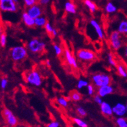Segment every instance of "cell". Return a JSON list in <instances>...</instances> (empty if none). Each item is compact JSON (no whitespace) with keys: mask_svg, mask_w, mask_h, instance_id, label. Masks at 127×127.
Wrapping results in <instances>:
<instances>
[{"mask_svg":"<svg viewBox=\"0 0 127 127\" xmlns=\"http://www.w3.org/2000/svg\"><path fill=\"white\" fill-rule=\"evenodd\" d=\"M92 83L95 87L99 88L110 84L112 79L110 76L104 73H97L92 76Z\"/></svg>","mask_w":127,"mask_h":127,"instance_id":"obj_1","label":"cell"},{"mask_svg":"<svg viewBox=\"0 0 127 127\" xmlns=\"http://www.w3.org/2000/svg\"><path fill=\"white\" fill-rule=\"evenodd\" d=\"M11 59L14 62H20L26 58L27 50L23 45H17L12 47L10 52Z\"/></svg>","mask_w":127,"mask_h":127,"instance_id":"obj_2","label":"cell"},{"mask_svg":"<svg viewBox=\"0 0 127 127\" xmlns=\"http://www.w3.org/2000/svg\"><path fill=\"white\" fill-rule=\"evenodd\" d=\"M27 49L32 53H38L43 51L45 47V42L38 38H33L27 43Z\"/></svg>","mask_w":127,"mask_h":127,"instance_id":"obj_3","label":"cell"},{"mask_svg":"<svg viewBox=\"0 0 127 127\" xmlns=\"http://www.w3.org/2000/svg\"><path fill=\"white\" fill-rule=\"evenodd\" d=\"M26 81L29 84L36 87L40 86L42 83V77L38 72L36 70L29 71L26 75Z\"/></svg>","mask_w":127,"mask_h":127,"instance_id":"obj_4","label":"cell"},{"mask_svg":"<svg viewBox=\"0 0 127 127\" xmlns=\"http://www.w3.org/2000/svg\"><path fill=\"white\" fill-rule=\"evenodd\" d=\"M77 57L78 59L82 62H92L96 59L95 53L92 50L86 49H81L77 52Z\"/></svg>","mask_w":127,"mask_h":127,"instance_id":"obj_5","label":"cell"},{"mask_svg":"<svg viewBox=\"0 0 127 127\" xmlns=\"http://www.w3.org/2000/svg\"><path fill=\"white\" fill-rule=\"evenodd\" d=\"M0 9L3 12H15L18 8L14 0H0Z\"/></svg>","mask_w":127,"mask_h":127,"instance_id":"obj_6","label":"cell"},{"mask_svg":"<svg viewBox=\"0 0 127 127\" xmlns=\"http://www.w3.org/2000/svg\"><path fill=\"white\" fill-rule=\"evenodd\" d=\"M110 42L113 49L117 51L121 47L122 42L121 40V34L117 31H113L110 36Z\"/></svg>","mask_w":127,"mask_h":127,"instance_id":"obj_7","label":"cell"},{"mask_svg":"<svg viewBox=\"0 0 127 127\" xmlns=\"http://www.w3.org/2000/svg\"><path fill=\"white\" fill-rule=\"evenodd\" d=\"M3 115L7 123L10 127H15L18 123V119L11 110L8 108H4L3 110Z\"/></svg>","mask_w":127,"mask_h":127,"instance_id":"obj_8","label":"cell"},{"mask_svg":"<svg viewBox=\"0 0 127 127\" xmlns=\"http://www.w3.org/2000/svg\"><path fill=\"white\" fill-rule=\"evenodd\" d=\"M113 114L117 117H124L127 114L126 104L122 102H117L112 106Z\"/></svg>","mask_w":127,"mask_h":127,"instance_id":"obj_9","label":"cell"},{"mask_svg":"<svg viewBox=\"0 0 127 127\" xmlns=\"http://www.w3.org/2000/svg\"><path fill=\"white\" fill-rule=\"evenodd\" d=\"M64 54L65 61L67 62L69 65L75 69L78 68V63H77V60L75 58V57L73 55V54L71 53L70 50L69 49L65 48L64 51Z\"/></svg>","mask_w":127,"mask_h":127,"instance_id":"obj_10","label":"cell"},{"mask_svg":"<svg viewBox=\"0 0 127 127\" xmlns=\"http://www.w3.org/2000/svg\"><path fill=\"white\" fill-rule=\"evenodd\" d=\"M26 12L32 18L35 19L38 17H40L42 14V8L40 7V5L35 4V5H32L31 7H28L26 10Z\"/></svg>","mask_w":127,"mask_h":127,"instance_id":"obj_11","label":"cell"},{"mask_svg":"<svg viewBox=\"0 0 127 127\" xmlns=\"http://www.w3.org/2000/svg\"><path fill=\"white\" fill-rule=\"evenodd\" d=\"M114 90V89L113 86L110 84H109V85L103 86L98 88L97 93L101 97H105L106 96H108V95L113 94Z\"/></svg>","mask_w":127,"mask_h":127,"instance_id":"obj_12","label":"cell"},{"mask_svg":"<svg viewBox=\"0 0 127 127\" xmlns=\"http://www.w3.org/2000/svg\"><path fill=\"white\" fill-rule=\"evenodd\" d=\"M90 24L91 26L95 30V33L97 34V36L99 37V38H100V40L103 39L104 37V34L103 30H102V27L100 25V24H99V22H97L96 20H91L90 22Z\"/></svg>","mask_w":127,"mask_h":127,"instance_id":"obj_13","label":"cell"},{"mask_svg":"<svg viewBox=\"0 0 127 127\" xmlns=\"http://www.w3.org/2000/svg\"><path fill=\"white\" fill-rule=\"evenodd\" d=\"M100 109L102 114L106 116H111L114 114L112 106L110 105V104H109L107 102L103 101L100 105Z\"/></svg>","mask_w":127,"mask_h":127,"instance_id":"obj_14","label":"cell"},{"mask_svg":"<svg viewBox=\"0 0 127 127\" xmlns=\"http://www.w3.org/2000/svg\"><path fill=\"white\" fill-rule=\"evenodd\" d=\"M22 21L26 26L29 27H32L35 26V20L32 18L27 12H23L22 15Z\"/></svg>","mask_w":127,"mask_h":127,"instance_id":"obj_15","label":"cell"},{"mask_svg":"<svg viewBox=\"0 0 127 127\" xmlns=\"http://www.w3.org/2000/svg\"><path fill=\"white\" fill-rule=\"evenodd\" d=\"M65 10L67 13L71 14H75L77 12V8H76L75 5L71 1H67L64 5Z\"/></svg>","mask_w":127,"mask_h":127,"instance_id":"obj_16","label":"cell"},{"mask_svg":"<svg viewBox=\"0 0 127 127\" xmlns=\"http://www.w3.org/2000/svg\"><path fill=\"white\" fill-rule=\"evenodd\" d=\"M117 31L120 34H127V20H122L119 23L117 27Z\"/></svg>","mask_w":127,"mask_h":127,"instance_id":"obj_17","label":"cell"},{"mask_svg":"<svg viewBox=\"0 0 127 127\" xmlns=\"http://www.w3.org/2000/svg\"><path fill=\"white\" fill-rule=\"evenodd\" d=\"M84 3L92 13H94L97 10V6L92 0H84Z\"/></svg>","mask_w":127,"mask_h":127,"instance_id":"obj_18","label":"cell"},{"mask_svg":"<svg viewBox=\"0 0 127 127\" xmlns=\"http://www.w3.org/2000/svg\"><path fill=\"white\" fill-rule=\"evenodd\" d=\"M34 20H35V26L38 27H44L47 22L45 17L42 16L40 17H38Z\"/></svg>","mask_w":127,"mask_h":127,"instance_id":"obj_19","label":"cell"},{"mask_svg":"<svg viewBox=\"0 0 127 127\" xmlns=\"http://www.w3.org/2000/svg\"><path fill=\"white\" fill-rule=\"evenodd\" d=\"M117 73L119 75L123 78L127 79V71L126 70L125 67H124L122 64H118L117 65Z\"/></svg>","mask_w":127,"mask_h":127,"instance_id":"obj_20","label":"cell"},{"mask_svg":"<svg viewBox=\"0 0 127 127\" xmlns=\"http://www.w3.org/2000/svg\"><path fill=\"white\" fill-rule=\"evenodd\" d=\"M105 11L108 14L114 13L117 11V7L112 2H108L105 7Z\"/></svg>","mask_w":127,"mask_h":127,"instance_id":"obj_21","label":"cell"},{"mask_svg":"<svg viewBox=\"0 0 127 127\" xmlns=\"http://www.w3.org/2000/svg\"><path fill=\"white\" fill-rule=\"evenodd\" d=\"M73 122L75 125H77L79 127H88V123L82 119L79 118V117H75L73 118Z\"/></svg>","mask_w":127,"mask_h":127,"instance_id":"obj_22","label":"cell"},{"mask_svg":"<svg viewBox=\"0 0 127 127\" xmlns=\"http://www.w3.org/2000/svg\"><path fill=\"white\" fill-rule=\"evenodd\" d=\"M116 124L119 127H127V120L123 117H118L116 119Z\"/></svg>","mask_w":127,"mask_h":127,"instance_id":"obj_23","label":"cell"},{"mask_svg":"<svg viewBox=\"0 0 127 127\" xmlns=\"http://www.w3.org/2000/svg\"><path fill=\"white\" fill-rule=\"evenodd\" d=\"M89 83L88 81L86 80H84L83 79H80L78 80V82H77V88L79 89V90H81V89L87 87L88 86Z\"/></svg>","mask_w":127,"mask_h":127,"instance_id":"obj_24","label":"cell"},{"mask_svg":"<svg viewBox=\"0 0 127 127\" xmlns=\"http://www.w3.org/2000/svg\"><path fill=\"white\" fill-rule=\"evenodd\" d=\"M69 99L75 101V102H78V101H80V99H81V95L78 92L75 91V92H73L70 94Z\"/></svg>","mask_w":127,"mask_h":127,"instance_id":"obj_25","label":"cell"},{"mask_svg":"<svg viewBox=\"0 0 127 127\" xmlns=\"http://www.w3.org/2000/svg\"><path fill=\"white\" fill-rule=\"evenodd\" d=\"M107 59H108V62L109 64L112 66V67H117V62L115 60L114 58V56L112 53H109L107 55Z\"/></svg>","mask_w":127,"mask_h":127,"instance_id":"obj_26","label":"cell"},{"mask_svg":"<svg viewBox=\"0 0 127 127\" xmlns=\"http://www.w3.org/2000/svg\"><path fill=\"white\" fill-rule=\"evenodd\" d=\"M57 102H58V103H59L60 106H62V107L65 108L68 106V101H67V100L65 99V97H59V98L57 99Z\"/></svg>","mask_w":127,"mask_h":127,"instance_id":"obj_27","label":"cell"},{"mask_svg":"<svg viewBox=\"0 0 127 127\" xmlns=\"http://www.w3.org/2000/svg\"><path fill=\"white\" fill-rule=\"evenodd\" d=\"M0 44L1 47H5L7 44V34L5 32H3L0 35Z\"/></svg>","mask_w":127,"mask_h":127,"instance_id":"obj_28","label":"cell"},{"mask_svg":"<svg viewBox=\"0 0 127 127\" xmlns=\"http://www.w3.org/2000/svg\"><path fill=\"white\" fill-rule=\"evenodd\" d=\"M53 49L55 51L56 55L60 56L62 55V53H63V50H62V47H60V45H57V44H54L53 45Z\"/></svg>","mask_w":127,"mask_h":127,"instance_id":"obj_29","label":"cell"},{"mask_svg":"<svg viewBox=\"0 0 127 127\" xmlns=\"http://www.w3.org/2000/svg\"><path fill=\"white\" fill-rule=\"evenodd\" d=\"M77 112L78 115H80V117H85L87 114L86 110L82 106H78L77 108Z\"/></svg>","mask_w":127,"mask_h":127,"instance_id":"obj_30","label":"cell"},{"mask_svg":"<svg viewBox=\"0 0 127 127\" xmlns=\"http://www.w3.org/2000/svg\"><path fill=\"white\" fill-rule=\"evenodd\" d=\"M44 28H45V31H47V33L51 34L53 30L55 29V28L53 27V25L49 22H47V24H45V26H44Z\"/></svg>","mask_w":127,"mask_h":127,"instance_id":"obj_31","label":"cell"},{"mask_svg":"<svg viewBox=\"0 0 127 127\" xmlns=\"http://www.w3.org/2000/svg\"><path fill=\"white\" fill-rule=\"evenodd\" d=\"M38 1V0H24V2L26 7H30L32 5L36 4Z\"/></svg>","mask_w":127,"mask_h":127,"instance_id":"obj_32","label":"cell"},{"mask_svg":"<svg viewBox=\"0 0 127 127\" xmlns=\"http://www.w3.org/2000/svg\"><path fill=\"white\" fill-rule=\"evenodd\" d=\"M95 86L94 84H88V86H87V92L88 94L89 95H93L95 93V88H94Z\"/></svg>","mask_w":127,"mask_h":127,"instance_id":"obj_33","label":"cell"},{"mask_svg":"<svg viewBox=\"0 0 127 127\" xmlns=\"http://www.w3.org/2000/svg\"><path fill=\"white\" fill-rule=\"evenodd\" d=\"M8 85V80L6 78H2L1 79V82H0V86H1V88L3 90H5L7 88Z\"/></svg>","mask_w":127,"mask_h":127,"instance_id":"obj_34","label":"cell"},{"mask_svg":"<svg viewBox=\"0 0 127 127\" xmlns=\"http://www.w3.org/2000/svg\"><path fill=\"white\" fill-rule=\"evenodd\" d=\"M102 97H100V95H98V94H97V95H95V96H94V101H95V102H96L97 104H98L100 105V104H102V102H103V101H102Z\"/></svg>","mask_w":127,"mask_h":127,"instance_id":"obj_35","label":"cell"},{"mask_svg":"<svg viewBox=\"0 0 127 127\" xmlns=\"http://www.w3.org/2000/svg\"><path fill=\"white\" fill-rule=\"evenodd\" d=\"M60 127V124L57 121H52L50 123L48 124L47 127Z\"/></svg>","mask_w":127,"mask_h":127,"instance_id":"obj_36","label":"cell"},{"mask_svg":"<svg viewBox=\"0 0 127 127\" xmlns=\"http://www.w3.org/2000/svg\"><path fill=\"white\" fill-rule=\"evenodd\" d=\"M38 1L40 5H46L50 2V0H38Z\"/></svg>","mask_w":127,"mask_h":127,"instance_id":"obj_37","label":"cell"},{"mask_svg":"<svg viewBox=\"0 0 127 127\" xmlns=\"http://www.w3.org/2000/svg\"><path fill=\"white\" fill-rule=\"evenodd\" d=\"M51 35L53 36V37H56L57 35H58V32H57V31L56 29H54L53 31V32H52Z\"/></svg>","mask_w":127,"mask_h":127,"instance_id":"obj_38","label":"cell"},{"mask_svg":"<svg viewBox=\"0 0 127 127\" xmlns=\"http://www.w3.org/2000/svg\"><path fill=\"white\" fill-rule=\"evenodd\" d=\"M124 54H125V55L126 57H127V47H126L125 48V50H124Z\"/></svg>","mask_w":127,"mask_h":127,"instance_id":"obj_39","label":"cell"},{"mask_svg":"<svg viewBox=\"0 0 127 127\" xmlns=\"http://www.w3.org/2000/svg\"><path fill=\"white\" fill-rule=\"evenodd\" d=\"M46 63H47V65H49V66H50V65H51L50 60H46Z\"/></svg>","mask_w":127,"mask_h":127,"instance_id":"obj_40","label":"cell"},{"mask_svg":"<svg viewBox=\"0 0 127 127\" xmlns=\"http://www.w3.org/2000/svg\"><path fill=\"white\" fill-rule=\"evenodd\" d=\"M126 108H127V104H126Z\"/></svg>","mask_w":127,"mask_h":127,"instance_id":"obj_41","label":"cell"},{"mask_svg":"<svg viewBox=\"0 0 127 127\" xmlns=\"http://www.w3.org/2000/svg\"><path fill=\"white\" fill-rule=\"evenodd\" d=\"M14 1H15V2H16H16H17V1H18V0H14Z\"/></svg>","mask_w":127,"mask_h":127,"instance_id":"obj_42","label":"cell"}]
</instances>
